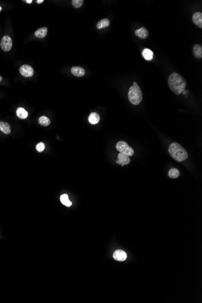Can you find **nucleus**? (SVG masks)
Segmentation results:
<instances>
[{"instance_id": "nucleus-20", "label": "nucleus", "mask_w": 202, "mask_h": 303, "mask_svg": "<svg viewBox=\"0 0 202 303\" xmlns=\"http://www.w3.org/2000/svg\"><path fill=\"white\" fill-rule=\"evenodd\" d=\"M60 200L61 203L67 207H70L72 205V203L68 199V196L67 194L62 195L60 197Z\"/></svg>"}, {"instance_id": "nucleus-27", "label": "nucleus", "mask_w": 202, "mask_h": 303, "mask_svg": "<svg viewBox=\"0 0 202 303\" xmlns=\"http://www.w3.org/2000/svg\"><path fill=\"white\" fill-rule=\"evenodd\" d=\"M1 81H2V77H1V76H0V82H1Z\"/></svg>"}, {"instance_id": "nucleus-16", "label": "nucleus", "mask_w": 202, "mask_h": 303, "mask_svg": "<svg viewBox=\"0 0 202 303\" xmlns=\"http://www.w3.org/2000/svg\"><path fill=\"white\" fill-rule=\"evenodd\" d=\"M100 120V116L96 113H91L88 116V121L91 124H97Z\"/></svg>"}, {"instance_id": "nucleus-6", "label": "nucleus", "mask_w": 202, "mask_h": 303, "mask_svg": "<svg viewBox=\"0 0 202 303\" xmlns=\"http://www.w3.org/2000/svg\"><path fill=\"white\" fill-rule=\"evenodd\" d=\"M12 47V40L7 35L3 37L1 41V47L4 51H9Z\"/></svg>"}, {"instance_id": "nucleus-21", "label": "nucleus", "mask_w": 202, "mask_h": 303, "mask_svg": "<svg viewBox=\"0 0 202 303\" xmlns=\"http://www.w3.org/2000/svg\"><path fill=\"white\" fill-rule=\"evenodd\" d=\"M180 175L179 171L176 168H172L169 171L168 175L171 179H176L178 178Z\"/></svg>"}, {"instance_id": "nucleus-26", "label": "nucleus", "mask_w": 202, "mask_h": 303, "mask_svg": "<svg viewBox=\"0 0 202 303\" xmlns=\"http://www.w3.org/2000/svg\"><path fill=\"white\" fill-rule=\"evenodd\" d=\"M133 85H137V84L136 82H133Z\"/></svg>"}, {"instance_id": "nucleus-13", "label": "nucleus", "mask_w": 202, "mask_h": 303, "mask_svg": "<svg viewBox=\"0 0 202 303\" xmlns=\"http://www.w3.org/2000/svg\"><path fill=\"white\" fill-rule=\"evenodd\" d=\"M192 51L194 56L197 59L202 57V47L200 44H195L192 48Z\"/></svg>"}, {"instance_id": "nucleus-8", "label": "nucleus", "mask_w": 202, "mask_h": 303, "mask_svg": "<svg viewBox=\"0 0 202 303\" xmlns=\"http://www.w3.org/2000/svg\"><path fill=\"white\" fill-rule=\"evenodd\" d=\"M113 258L115 260L119 261H123L127 258V255L125 252L120 249L116 251L113 254Z\"/></svg>"}, {"instance_id": "nucleus-5", "label": "nucleus", "mask_w": 202, "mask_h": 303, "mask_svg": "<svg viewBox=\"0 0 202 303\" xmlns=\"http://www.w3.org/2000/svg\"><path fill=\"white\" fill-rule=\"evenodd\" d=\"M20 73L24 77H32L34 75V70L33 68L27 64H24L20 68Z\"/></svg>"}, {"instance_id": "nucleus-22", "label": "nucleus", "mask_w": 202, "mask_h": 303, "mask_svg": "<svg viewBox=\"0 0 202 303\" xmlns=\"http://www.w3.org/2000/svg\"><path fill=\"white\" fill-rule=\"evenodd\" d=\"M84 3L83 0H73L71 1L72 5L74 6L75 8H79L81 7Z\"/></svg>"}, {"instance_id": "nucleus-23", "label": "nucleus", "mask_w": 202, "mask_h": 303, "mask_svg": "<svg viewBox=\"0 0 202 303\" xmlns=\"http://www.w3.org/2000/svg\"><path fill=\"white\" fill-rule=\"evenodd\" d=\"M36 150L38 152H43L45 150V144L43 142H40L36 146Z\"/></svg>"}, {"instance_id": "nucleus-4", "label": "nucleus", "mask_w": 202, "mask_h": 303, "mask_svg": "<svg viewBox=\"0 0 202 303\" xmlns=\"http://www.w3.org/2000/svg\"><path fill=\"white\" fill-rule=\"evenodd\" d=\"M116 148L120 152V153L126 154L129 157L133 156L134 153L133 149L128 145L126 142L124 141L118 142L116 144Z\"/></svg>"}, {"instance_id": "nucleus-3", "label": "nucleus", "mask_w": 202, "mask_h": 303, "mask_svg": "<svg viewBox=\"0 0 202 303\" xmlns=\"http://www.w3.org/2000/svg\"><path fill=\"white\" fill-rule=\"evenodd\" d=\"M128 96L130 102L134 105H139L141 102L142 101L143 95L141 89L138 85H133L130 88Z\"/></svg>"}, {"instance_id": "nucleus-7", "label": "nucleus", "mask_w": 202, "mask_h": 303, "mask_svg": "<svg viewBox=\"0 0 202 303\" xmlns=\"http://www.w3.org/2000/svg\"><path fill=\"white\" fill-rule=\"evenodd\" d=\"M118 160H116V163L118 164L121 165L122 166L129 164L130 162V158L129 156H128L126 154H124L122 153H119L118 155Z\"/></svg>"}, {"instance_id": "nucleus-10", "label": "nucleus", "mask_w": 202, "mask_h": 303, "mask_svg": "<svg viewBox=\"0 0 202 303\" xmlns=\"http://www.w3.org/2000/svg\"><path fill=\"white\" fill-rule=\"evenodd\" d=\"M192 21L197 27L202 28V13L199 12L194 13L192 16Z\"/></svg>"}, {"instance_id": "nucleus-11", "label": "nucleus", "mask_w": 202, "mask_h": 303, "mask_svg": "<svg viewBox=\"0 0 202 303\" xmlns=\"http://www.w3.org/2000/svg\"><path fill=\"white\" fill-rule=\"evenodd\" d=\"M135 34L140 39H145L148 36V31L145 27H141L139 29L136 30Z\"/></svg>"}, {"instance_id": "nucleus-18", "label": "nucleus", "mask_w": 202, "mask_h": 303, "mask_svg": "<svg viewBox=\"0 0 202 303\" xmlns=\"http://www.w3.org/2000/svg\"><path fill=\"white\" fill-rule=\"evenodd\" d=\"M16 115L19 118L21 119H24L27 117L28 113L24 109L20 107L17 109L16 110Z\"/></svg>"}, {"instance_id": "nucleus-17", "label": "nucleus", "mask_w": 202, "mask_h": 303, "mask_svg": "<svg viewBox=\"0 0 202 303\" xmlns=\"http://www.w3.org/2000/svg\"><path fill=\"white\" fill-rule=\"evenodd\" d=\"M110 25V21L108 18H104L101 20L96 24V27L98 29H102L108 27Z\"/></svg>"}, {"instance_id": "nucleus-24", "label": "nucleus", "mask_w": 202, "mask_h": 303, "mask_svg": "<svg viewBox=\"0 0 202 303\" xmlns=\"http://www.w3.org/2000/svg\"><path fill=\"white\" fill-rule=\"evenodd\" d=\"M36 2H37V3H38V4H41V3H43V2H44V1H43V0H38V1H36Z\"/></svg>"}, {"instance_id": "nucleus-15", "label": "nucleus", "mask_w": 202, "mask_h": 303, "mask_svg": "<svg viewBox=\"0 0 202 303\" xmlns=\"http://www.w3.org/2000/svg\"><path fill=\"white\" fill-rule=\"evenodd\" d=\"M142 56L146 61H151L153 59L154 53L149 48H145L142 51Z\"/></svg>"}, {"instance_id": "nucleus-9", "label": "nucleus", "mask_w": 202, "mask_h": 303, "mask_svg": "<svg viewBox=\"0 0 202 303\" xmlns=\"http://www.w3.org/2000/svg\"><path fill=\"white\" fill-rule=\"evenodd\" d=\"M71 72L73 75L77 77H82L85 74V70L83 68L78 66L73 67L71 69Z\"/></svg>"}, {"instance_id": "nucleus-14", "label": "nucleus", "mask_w": 202, "mask_h": 303, "mask_svg": "<svg viewBox=\"0 0 202 303\" xmlns=\"http://www.w3.org/2000/svg\"><path fill=\"white\" fill-rule=\"evenodd\" d=\"M0 130L6 134H9L11 132L10 125L5 122L0 121Z\"/></svg>"}, {"instance_id": "nucleus-19", "label": "nucleus", "mask_w": 202, "mask_h": 303, "mask_svg": "<svg viewBox=\"0 0 202 303\" xmlns=\"http://www.w3.org/2000/svg\"><path fill=\"white\" fill-rule=\"evenodd\" d=\"M38 122L41 125H43L44 127H47L50 124V120L47 117L42 116L39 118Z\"/></svg>"}, {"instance_id": "nucleus-2", "label": "nucleus", "mask_w": 202, "mask_h": 303, "mask_svg": "<svg viewBox=\"0 0 202 303\" xmlns=\"http://www.w3.org/2000/svg\"><path fill=\"white\" fill-rule=\"evenodd\" d=\"M168 152L171 157L178 162L184 161L188 157V154L186 150L176 142H174L170 145Z\"/></svg>"}, {"instance_id": "nucleus-12", "label": "nucleus", "mask_w": 202, "mask_h": 303, "mask_svg": "<svg viewBox=\"0 0 202 303\" xmlns=\"http://www.w3.org/2000/svg\"><path fill=\"white\" fill-rule=\"evenodd\" d=\"M48 29L46 27H41L36 30L35 32V35L36 38H44L47 34Z\"/></svg>"}, {"instance_id": "nucleus-1", "label": "nucleus", "mask_w": 202, "mask_h": 303, "mask_svg": "<svg viewBox=\"0 0 202 303\" xmlns=\"http://www.w3.org/2000/svg\"><path fill=\"white\" fill-rule=\"evenodd\" d=\"M168 85L175 94L179 95L185 90L187 82L179 73L174 72L168 78Z\"/></svg>"}, {"instance_id": "nucleus-28", "label": "nucleus", "mask_w": 202, "mask_h": 303, "mask_svg": "<svg viewBox=\"0 0 202 303\" xmlns=\"http://www.w3.org/2000/svg\"><path fill=\"white\" fill-rule=\"evenodd\" d=\"M1 10H2V7H1V6H0V12L1 11Z\"/></svg>"}, {"instance_id": "nucleus-25", "label": "nucleus", "mask_w": 202, "mask_h": 303, "mask_svg": "<svg viewBox=\"0 0 202 303\" xmlns=\"http://www.w3.org/2000/svg\"><path fill=\"white\" fill-rule=\"evenodd\" d=\"M26 2H27V3H32V0H30V1H29V0H26Z\"/></svg>"}]
</instances>
